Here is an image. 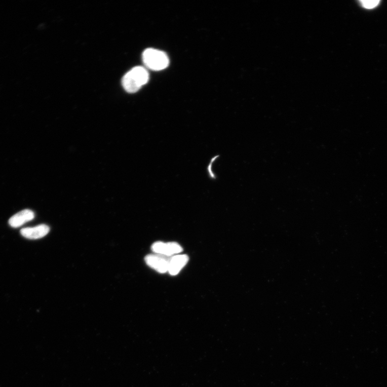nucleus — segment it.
<instances>
[{
    "label": "nucleus",
    "mask_w": 387,
    "mask_h": 387,
    "mask_svg": "<svg viewBox=\"0 0 387 387\" xmlns=\"http://www.w3.org/2000/svg\"><path fill=\"white\" fill-rule=\"evenodd\" d=\"M149 80V74L143 67L133 68L122 79V85L128 93L138 92L142 87L146 84Z\"/></svg>",
    "instance_id": "nucleus-1"
},
{
    "label": "nucleus",
    "mask_w": 387,
    "mask_h": 387,
    "mask_svg": "<svg viewBox=\"0 0 387 387\" xmlns=\"http://www.w3.org/2000/svg\"><path fill=\"white\" fill-rule=\"evenodd\" d=\"M143 60L145 65L153 71H161L169 65V59L164 52L147 49L143 54Z\"/></svg>",
    "instance_id": "nucleus-2"
},
{
    "label": "nucleus",
    "mask_w": 387,
    "mask_h": 387,
    "mask_svg": "<svg viewBox=\"0 0 387 387\" xmlns=\"http://www.w3.org/2000/svg\"><path fill=\"white\" fill-rule=\"evenodd\" d=\"M172 257L154 254H148L145 258L146 264L161 274L168 272L169 262Z\"/></svg>",
    "instance_id": "nucleus-3"
},
{
    "label": "nucleus",
    "mask_w": 387,
    "mask_h": 387,
    "mask_svg": "<svg viewBox=\"0 0 387 387\" xmlns=\"http://www.w3.org/2000/svg\"><path fill=\"white\" fill-rule=\"evenodd\" d=\"M151 249L156 254L168 257H172L174 254L180 253L183 251L181 246L175 242L165 243L157 242L152 245Z\"/></svg>",
    "instance_id": "nucleus-4"
},
{
    "label": "nucleus",
    "mask_w": 387,
    "mask_h": 387,
    "mask_svg": "<svg viewBox=\"0 0 387 387\" xmlns=\"http://www.w3.org/2000/svg\"><path fill=\"white\" fill-rule=\"evenodd\" d=\"M50 231V227L46 224H41L32 227L23 228L21 235L29 240H38L47 236Z\"/></svg>",
    "instance_id": "nucleus-5"
},
{
    "label": "nucleus",
    "mask_w": 387,
    "mask_h": 387,
    "mask_svg": "<svg viewBox=\"0 0 387 387\" xmlns=\"http://www.w3.org/2000/svg\"><path fill=\"white\" fill-rule=\"evenodd\" d=\"M34 218V214L32 210L25 209L13 215L9 220V224L12 227H19L25 223L32 221Z\"/></svg>",
    "instance_id": "nucleus-6"
},
{
    "label": "nucleus",
    "mask_w": 387,
    "mask_h": 387,
    "mask_svg": "<svg viewBox=\"0 0 387 387\" xmlns=\"http://www.w3.org/2000/svg\"><path fill=\"white\" fill-rule=\"evenodd\" d=\"M189 257L186 254H178L172 256L170 260L168 272L171 276L177 275L187 264Z\"/></svg>",
    "instance_id": "nucleus-7"
},
{
    "label": "nucleus",
    "mask_w": 387,
    "mask_h": 387,
    "mask_svg": "<svg viewBox=\"0 0 387 387\" xmlns=\"http://www.w3.org/2000/svg\"><path fill=\"white\" fill-rule=\"evenodd\" d=\"M380 2V1H374V0H373V1H367V0H365V1L360 2V3H361L362 6L365 8L373 9L379 5Z\"/></svg>",
    "instance_id": "nucleus-8"
}]
</instances>
